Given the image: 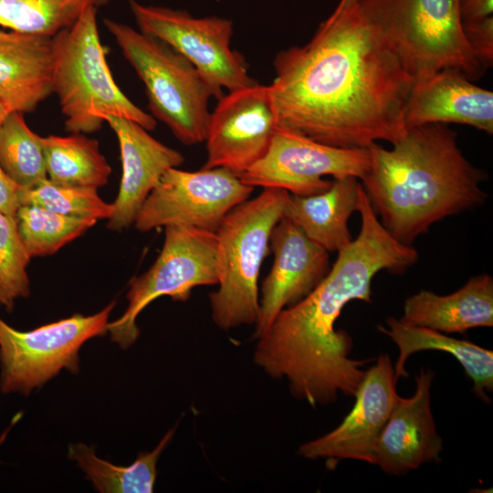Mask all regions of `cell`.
Wrapping results in <instances>:
<instances>
[{
    "label": "cell",
    "instance_id": "obj_1",
    "mask_svg": "<svg viewBox=\"0 0 493 493\" xmlns=\"http://www.w3.org/2000/svg\"><path fill=\"white\" fill-rule=\"evenodd\" d=\"M269 86L278 126L341 148L392 144L406 131L414 79L358 0L304 46L279 51Z\"/></svg>",
    "mask_w": 493,
    "mask_h": 493
},
{
    "label": "cell",
    "instance_id": "obj_2",
    "mask_svg": "<svg viewBox=\"0 0 493 493\" xmlns=\"http://www.w3.org/2000/svg\"><path fill=\"white\" fill-rule=\"evenodd\" d=\"M359 236L340 249L322 281L303 299L283 309L257 339L254 362L273 379L286 378L292 396L312 407L354 397L374 359L350 357L353 341L335 323L351 300L372 302V281L381 270L401 274L417 251L397 241L382 225L362 186Z\"/></svg>",
    "mask_w": 493,
    "mask_h": 493
},
{
    "label": "cell",
    "instance_id": "obj_3",
    "mask_svg": "<svg viewBox=\"0 0 493 493\" xmlns=\"http://www.w3.org/2000/svg\"><path fill=\"white\" fill-rule=\"evenodd\" d=\"M367 148L371 165L362 185L382 225L404 245L488 197L483 172L465 157L446 124L408 128L392 149L377 142Z\"/></svg>",
    "mask_w": 493,
    "mask_h": 493
},
{
    "label": "cell",
    "instance_id": "obj_4",
    "mask_svg": "<svg viewBox=\"0 0 493 493\" xmlns=\"http://www.w3.org/2000/svg\"><path fill=\"white\" fill-rule=\"evenodd\" d=\"M289 194L282 188L265 187L231 209L215 230L218 288L209 294V303L211 318L219 329L256 325L261 265Z\"/></svg>",
    "mask_w": 493,
    "mask_h": 493
},
{
    "label": "cell",
    "instance_id": "obj_5",
    "mask_svg": "<svg viewBox=\"0 0 493 493\" xmlns=\"http://www.w3.org/2000/svg\"><path fill=\"white\" fill-rule=\"evenodd\" d=\"M97 11L88 8L70 27L53 37V92L66 130L91 133L102 127L103 115H114L152 131L156 120L126 97L113 79L100 39Z\"/></svg>",
    "mask_w": 493,
    "mask_h": 493
},
{
    "label": "cell",
    "instance_id": "obj_6",
    "mask_svg": "<svg viewBox=\"0 0 493 493\" xmlns=\"http://www.w3.org/2000/svg\"><path fill=\"white\" fill-rule=\"evenodd\" d=\"M103 23L143 83L151 115L184 145L205 142L209 100L221 97L204 75L163 40L109 18Z\"/></svg>",
    "mask_w": 493,
    "mask_h": 493
},
{
    "label": "cell",
    "instance_id": "obj_7",
    "mask_svg": "<svg viewBox=\"0 0 493 493\" xmlns=\"http://www.w3.org/2000/svg\"><path fill=\"white\" fill-rule=\"evenodd\" d=\"M388 38L414 83L446 68L470 80L485 70L463 32L458 0H358Z\"/></svg>",
    "mask_w": 493,
    "mask_h": 493
},
{
    "label": "cell",
    "instance_id": "obj_8",
    "mask_svg": "<svg viewBox=\"0 0 493 493\" xmlns=\"http://www.w3.org/2000/svg\"><path fill=\"white\" fill-rule=\"evenodd\" d=\"M217 282L215 232L183 226H165L158 257L145 273L131 280L126 310L121 318L108 323L110 340L122 350L128 349L140 336L136 320L152 301L162 296L186 301L194 288Z\"/></svg>",
    "mask_w": 493,
    "mask_h": 493
},
{
    "label": "cell",
    "instance_id": "obj_9",
    "mask_svg": "<svg viewBox=\"0 0 493 493\" xmlns=\"http://www.w3.org/2000/svg\"><path fill=\"white\" fill-rule=\"evenodd\" d=\"M110 302L93 315L74 314L32 330L20 331L0 317V391L27 396L62 369L79 371V351L89 339L108 332Z\"/></svg>",
    "mask_w": 493,
    "mask_h": 493
},
{
    "label": "cell",
    "instance_id": "obj_10",
    "mask_svg": "<svg viewBox=\"0 0 493 493\" xmlns=\"http://www.w3.org/2000/svg\"><path fill=\"white\" fill-rule=\"evenodd\" d=\"M140 31L157 37L186 58L222 97L256 81L244 57L231 48L233 21L220 16L194 17L184 10L129 0Z\"/></svg>",
    "mask_w": 493,
    "mask_h": 493
},
{
    "label": "cell",
    "instance_id": "obj_11",
    "mask_svg": "<svg viewBox=\"0 0 493 493\" xmlns=\"http://www.w3.org/2000/svg\"><path fill=\"white\" fill-rule=\"evenodd\" d=\"M254 188L221 167L195 172L170 168L144 201L133 225L140 232L168 226L215 232L226 215L248 199Z\"/></svg>",
    "mask_w": 493,
    "mask_h": 493
},
{
    "label": "cell",
    "instance_id": "obj_12",
    "mask_svg": "<svg viewBox=\"0 0 493 493\" xmlns=\"http://www.w3.org/2000/svg\"><path fill=\"white\" fill-rule=\"evenodd\" d=\"M371 165L368 148H341L278 127L266 155L240 179L250 186L277 187L309 196L326 191L333 179H362Z\"/></svg>",
    "mask_w": 493,
    "mask_h": 493
},
{
    "label": "cell",
    "instance_id": "obj_13",
    "mask_svg": "<svg viewBox=\"0 0 493 493\" xmlns=\"http://www.w3.org/2000/svg\"><path fill=\"white\" fill-rule=\"evenodd\" d=\"M278 128L268 85L228 91L210 112L203 169L221 167L240 176L266 155Z\"/></svg>",
    "mask_w": 493,
    "mask_h": 493
},
{
    "label": "cell",
    "instance_id": "obj_14",
    "mask_svg": "<svg viewBox=\"0 0 493 493\" xmlns=\"http://www.w3.org/2000/svg\"><path fill=\"white\" fill-rule=\"evenodd\" d=\"M375 361L365 371L354 396V406L341 425L302 444L298 449L299 456L335 462L353 459L373 465L377 441L400 396L389 354L382 353Z\"/></svg>",
    "mask_w": 493,
    "mask_h": 493
},
{
    "label": "cell",
    "instance_id": "obj_15",
    "mask_svg": "<svg viewBox=\"0 0 493 493\" xmlns=\"http://www.w3.org/2000/svg\"><path fill=\"white\" fill-rule=\"evenodd\" d=\"M269 248L274 260L260 288L255 339L269 327L283 309L308 296L330 268L329 252L286 217L273 228Z\"/></svg>",
    "mask_w": 493,
    "mask_h": 493
},
{
    "label": "cell",
    "instance_id": "obj_16",
    "mask_svg": "<svg viewBox=\"0 0 493 493\" xmlns=\"http://www.w3.org/2000/svg\"><path fill=\"white\" fill-rule=\"evenodd\" d=\"M435 372L415 374L414 393L399 396L375 446L374 462L385 473L400 476L425 463L440 462L443 441L431 409Z\"/></svg>",
    "mask_w": 493,
    "mask_h": 493
},
{
    "label": "cell",
    "instance_id": "obj_17",
    "mask_svg": "<svg viewBox=\"0 0 493 493\" xmlns=\"http://www.w3.org/2000/svg\"><path fill=\"white\" fill-rule=\"evenodd\" d=\"M115 132L121 150L122 175L108 228L122 231L133 225L144 201L162 175L179 167L184 155L152 137L139 123L119 116L103 115Z\"/></svg>",
    "mask_w": 493,
    "mask_h": 493
},
{
    "label": "cell",
    "instance_id": "obj_18",
    "mask_svg": "<svg viewBox=\"0 0 493 493\" xmlns=\"http://www.w3.org/2000/svg\"><path fill=\"white\" fill-rule=\"evenodd\" d=\"M462 72L446 68L414 83L404 114L406 129L457 123L493 133V92Z\"/></svg>",
    "mask_w": 493,
    "mask_h": 493
},
{
    "label": "cell",
    "instance_id": "obj_19",
    "mask_svg": "<svg viewBox=\"0 0 493 493\" xmlns=\"http://www.w3.org/2000/svg\"><path fill=\"white\" fill-rule=\"evenodd\" d=\"M53 37L0 29V103L32 112L53 93Z\"/></svg>",
    "mask_w": 493,
    "mask_h": 493
},
{
    "label": "cell",
    "instance_id": "obj_20",
    "mask_svg": "<svg viewBox=\"0 0 493 493\" xmlns=\"http://www.w3.org/2000/svg\"><path fill=\"white\" fill-rule=\"evenodd\" d=\"M402 322L445 333H465L493 326V279L487 274L471 278L461 288L445 296L421 290L404 304Z\"/></svg>",
    "mask_w": 493,
    "mask_h": 493
},
{
    "label": "cell",
    "instance_id": "obj_21",
    "mask_svg": "<svg viewBox=\"0 0 493 493\" xmlns=\"http://www.w3.org/2000/svg\"><path fill=\"white\" fill-rule=\"evenodd\" d=\"M361 187L358 178L348 176L334 179L326 191L318 194H289L283 217L328 252H338L352 240L348 220L358 211Z\"/></svg>",
    "mask_w": 493,
    "mask_h": 493
},
{
    "label": "cell",
    "instance_id": "obj_22",
    "mask_svg": "<svg viewBox=\"0 0 493 493\" xmlns=\"http://www.w3.org/2000/svg\"><path fill=\"white\" fill-rule=\"evenodd\" d=\"M388 328L379 325V331L387 335L398 347L399 355L393 366L397 380L408 377L404 368L407 358L421 351H441L453 355L473 382L472 391L482 402L489 403L486 392L493 391V351L469 341L446 336L441 331L405 324L400 320L386 319Z\"/></svg>",
    "mask_w": 493,
    "mask_h": 493
},
{
    "label": "cell",
    "instance_id": "obj_23",
    "mask_svg": "<svg viewBox=\"0 0 493 493\" xmlns=\"http://www.w3.org/2000/svg\"><path fill=\"white\" fill-rule=\"evenodd\" d=\"M47 179L54 184L99 188L108 183L110 164L99 142L81 133L42 137Z\"/></svg>",
    "mask_w": 493,
    "mask_h": 493
},
{
    "label": "cell",
    "instance_id": "obj_24",
    "mask_svg": "<svg viewBox=\"0 0 493 493\" xmlns=\"http://www.w3.org/2000/svg\"><path fill=\"white\" fill-rule=\"evenodd\" d=\"M169 430L151 452H142L127 467H119L98 457L94 448L85 444L68 446V457L76 461L95 489L100 493H151L153 491L160 455L173 436Z\"/></svg>",
    "mask_w": 493,
    "mask_h": 493
},
{
    "label": "cell",
    "instance_id": "obj_25",
    "mask_svg": "<svg viewBox=\"0 0 493 493\" xmlns=\"http://www.w3.org/2000/svg\"><path fill=\"white\" fill-rule=\"evenodd\" d=\"M110 0H0V26L12 30L54 37L70 27L89 7Z\"/></svg>",
    "mask_w": 493,
    "mask_h": 493
},
{
    "label": "cell",
    "instance_id": "obj_26",
    "mask_svg": "<svg viewBox=\"0 0 493 493\" xmlns=\"http://www.w3.org/2000/svg\"><path fill=\"white\" fill-rule=\"evenodd\" d=\"M0 166L25 189L47 179L42 137L28 127L22 112H9L0 124Z\"/></svg>",
    "mask_w": 493,
    "mask_h": 493
},
{
    "label": "cell",
    "instance_id": "obj_27",
    "mask_svg": "<svg viewBox=\"0 0 493 493\" xmlns=\"http://www.w3.org/2000/svg\"><path fill=\"white\" fill-rule=\"evenodd\" d=\"M16 220L31 257L56 253L97 222L94 218L68 216L35 205H21Z\"/></svg>",
    "mask_w": 493,
    "mask_h": 493
},
{
    "label": "cell",
    "instance_id": "obj_28",
    "mask_svg": "<svg viewBox=\"0 0 493 493\" xmlns=\"http://www.w3.org/2000/svg\"><path fill=\"white\" fill-rule=\"evenodd\" d=\"M23 205H35L73 217L109 219L112 204L104 202L97 188L68 186L54 184L48 179L38 185L25 189Z\"/></svg>",
    "mask_w": 493,
    "mask_h": 493
},
{
    "label": "cell",
    "instance_id": "obj_29",
    "mask_svg": "<svg viewBox=\"0 0 493 493\" xmlns=\"http://www.w3.org/2000/svg\"><path fill=\"white\" fill-rule=\"evenodd\" d=\"M30 258L16 218L0 212V307L7 312L16 299L30 293L26 273Z\"/></svg>",
    "mask_w": 493,
    "mask_h": 493
},
{
    "label": "cell",
    "instance_id": "obj_30",
    "mask_svg": "<svg viewBox=\"0 0 493 493\" xmlns=\"http://www.w3.org/2000/svg\"><path fill=\"white\" fill-rule=\"evenodd\" d=\"M462 26L475 58L486 71L493 64V16L465 22Z\"/></svg>",
    "mask_w": 493,
    "mask_h": 493
},
{
    "label": "cell",
    "instance_id": "obj_31",
    "mask_svg": "<svg viewBox=\"0 0 493 493\" xmlns=\"http://www.w3.org/2000/svg\"><path fill=\"white\" fill-rule=\"evenodd\" d=\"M25 188L16 184L0 166V212L16 218Z\"/></svg>",
    "mask_w": 493,
    "mask_h": 493
},
{
    "label": "cell",
    "instance_id": "obj_32",
    "mask_svg": "<svg viewBox=\"0 0 493 493\" xmlns=\"http://www.w3.org/2000/svg\"><path fill=\"white\" fill-rule=\"evenodd\" d=\"M462 23L480 19L493 13V0H458Z\"/></svg>",
    "mask_w": 493,
    "mask_h": 493
},
{
    "label": "cell",
    "instance_id": "obj_33",
    "mask_svg": "<svg viewBox=\"0 0 493 493\" xmlns=\"http://www.w3.org/2000/svg\"><path fill=\"white\" fill-rule=\"evenodd\" d=\"M356 1L357 0H340L338 5L336 6V8L334 10L340 11V10H341L343 8H346V7L351 5Z\"/></svg>",
    "mask_w": 493,
    "mask_h": 493
},
{
    "label": "cell",
    "instance_id": "obj_34",
    "mask_svg": "<svg viewBox=\"0 0 493 493\" xmlns=\"http://www.w3.org/2000/svg\"><path fill=\"white\" fill-rule=\"evenodd\" d=\"M8 113L6 109L0 103V124Z\"/></svg>",
    "mask_w": 493,
    "mask_h": 493
}]
</instances>
